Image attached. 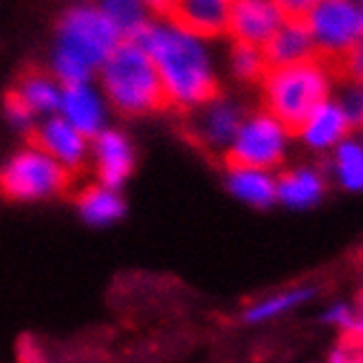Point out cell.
I'll use <instances>...</instances> for the list:
<instances>
[{"label":"cell","instance_id":"ac0fdd59","mask_svg":"<svg viewBox=\"0 0 363 363\" xmlns=\"http://www.w3.org/2000/svg\"><path fill=\"white\" fill-rule=\"evenodd\" d=\"M229 189L242 201L258 207H269L277 199L275 181L258 169H233L229 172Z\"/></svg>","mask_w":363,"mask_h":363},{"label":"cell","instance_id":"ba28073f","mask_svg":"<svg viewBox=\"0 0 363 363\" xmlns=\"http://www.w3.org/2000/svg\"><path fill=\"white\" fill-rule=\"evenodd\" d=\"M27 141L33 150L55 159L75 177L84 172V165H86V139L69 121L53 117L42 125H31L27 130Z\"/></svg>","mask_w":363,"mask_h":363},{"label":"cell","instance_id":"7c38bea8","mask_svg":"<svg viewBox=\"0 0 363 363\" xmlns=\"http://www.w3.org/2000/svg\"><path fill=\"white\" fill-rule=\"evenodd\" d=\"M260 51L264 55L267 67L277 69V67H289V64H297V62L315 60V42L311 33L280 27Z\"/></svg>","mask_w":363,"mask_h":363},{"label":"cell","instance_id":"8992f818","mask_svg":"<svg viewBox=\"0 0 363 363\" xmlns=\"http://www.w3.org/2000/svg\"><path fill=\"white\" fill-rule=\"evenodd\" d=\"M284 159V133L267 113L240 125L233 143L223 152V165L233 169H271Z\"/></svg>","mask_w":363,"mask_h":363},{"label":"cell","instance_id":"d6986e66","mask_svg":"<svg viewBox=\"0 0 363 363\" xmlns=\"http://www.w3.org/2000/svg\"><path fill=\"white\" fill-rule=\"evenodd\" d=\"M101 13L117 27L121 38L147 23L141 0H101Z\"/></svg>","mask_w":363,"mask_h":363},{"label":"cell","instance_id":"277c9868","mask_svg":"<svg viewBox=\"0 0 363 363\" xmlns=\"http://www.w3.org/2000/svg\"><path fill=\"white\" fill-rule=\"evenodd\" d=\"M75 174L38 150H25L0 167V196L7 201H40L69 194Z\"/></svg>","mask_w":363,"mask_h":363},{"label":"cell","instance_id":"7402d4cb","mask_svg":"<svg viewBox=\"0 0 363 363\" xmlns=\"http://www.w3.org/2000/svg\"><path fill=\"white\" fill-rule=\"evenodd\" d=\"M337 169L339 179L344 181L348 189H361L363 183V157H361V145L346 141L339 145L337 150Z\"/></svg>","mask_w":363,"mask_h":363},{"label":"cell","instance_id":"ffe728a7","mask_svg":"<svg viewBox=\"0 0 363 363\" xmlns=\"http://www.w3.org/2000/svg\"><path fill=\"white\" fill-rule=\"evenodd\" d=\"M231 64H233V73H236V77L242 82H249V84H260L269 71L262 51L255 47H249V45H242V42H233Z\"/></svg>","mask_w":363,"mask_h":363},{"label":"cell","instance_id":"8fae6325","mask_svg":"<svg viewBox=\"0 0 363 363\" xmlns=\"http://www.w3.org/2000/svg\"><path fill=\"white\" fill-rule=\"evenodd\" d=\"M133 147L119 133H101L97 137V174L99 185L115 189L133 172Z\"/></svg>","mask_w":363,"mask_h":363},{"label":"cell","instance_id":"2e32d148","mask_svg":"<svg viewBox=\"0 0 363 363\" xmlns=\"http://www.w3.org/2000/svg\"><path fill=\"white\" fill-rule=\"evenodd\" d=\"M75 203L84 218L93 225L113 223L123 213V201L104 185H84L75 194Z\"/></svg>","mask_w":363,"mask_h":363},{"label":"cell","instance_id":"d4e9b609","mask_svg":"<svg viewBox=\"0 0 363 363\" xmlns=\"http://www.w3.org/2000/svg\"><path fill=\"white\" fill-rule=\"evenodd\" d=\"M5 111H7V117L20 125V128H31V121H33V111L29 108V104L23 99V95H20L18 91L9 89L5 93Z\"/></svg>","mask_w":363,"mask_h":363},{"label":"cell","instance_id":"603a6c76","mask_svg":"<svg viewBox=\"0 0 363 363\" xmlns=\"http://www.w3.org/2000/svg\"><path fill=\"white\" fill-rule=\"evenodd\" d=\"M313 295V291H291V293H282V295H275L271 300L253 306L249 313H247V319L249 322H262V319H269V317H275L280 315L289 308H293L295 304H300L304 300Z\"/></svg>","mask_w":363,"mask_h":363},{"label":"cell","instance_id":"9c48e42d","mask_svg":"<svg viewBox=\"0 0 363 363\" xmlns=\"http://www.w3.org/2000/svg\"><path fill=\"white\" fill-rule=\"evenodd\" d=\"M282 27L267 0H227V35L233 42L262 49Z\"/></svg>","mask_w":363,"mask_h":363},{"label":"cell","instance_id":"9a60e30c","mask_svg":"<svg viewBox=\"0 0 363 363\" xmlns=\"http://www.w3.org/2000/svg\"><path fill=\"white\" fill-rule=\"evenodd\" d=\"M352 130L348 117L341 111L337 104H322L308 119L302 137L313 145V147H328L337 141L344 139Z\"/></svg>","mask_w":363,"mask_h":363},{"label":"cell","instance_id":"7a4b0ae2","mask_svg":"<svg viewBox=\"0 0 363 363\" xmlns=\"http://www.w3.org/2000/svg\"><path fill=\"white\" fill-rule=\"evenodd\" d=\"M101 82L111 104L128 117L174 111L165 82L139 47L119 42L101 64Z\"/></svg>","mask_w":363,"mask_h":363},{"label":"cell","instance_id":"484cf974","mask_svg":"<svg viewBox=\"0 0 363 363\" xmlns=\"http://www.w3.org/2000/svg\"><path fill=\"white\" fill-rule=\"evenodd\" d=\"M20 359H23V363H47L35 346H27V344L20 348Z\"/></svg>","mask_w":363,"mask_h":363},{"label":"cell","instance_id":"3957f363","mask_svg":"<svg viewBox=\"0 0 363 363\" xmlns=\"http://www.w3.org/2000/svg\"><path fill=\"white\" fill-rule=\"evenodd\" d=\"M260 86L264 113L291 137H302L313 113L328 99V77L315 60L269 69Z\"/></svg>","mask_w":363,"mask_h":363},{"label":"cell","instance_id":"5bb4252c","mask_svg":"<svg viewBox=\"0 0 363 363\" xmlns=\"http://www.w3.org/2000/svg\"><path fill=\"white\" fill-rule=\"evenodd\" d=\"M60 104L67 113L71 125L84 137H95L101 125V106L97 97L86 86H71L64 89V95L60 97Z\"/></svg>","mask_w":363,"mask_h":363},{"label":"cell","instance_id":"30bf717a","mask_svg":"<svg viewBox=\"0 0 363 363\" xmlns=\"http://www.w3.org/2000/svg\"><path fill=\"white\" fill-rule=\"evenodd\" d=\"M201 108L203 113L194 117V121L185 128V135L194 141L201 150L225 152L233 143V139H236L242 125L238 108L231 104H223L220 99L207 106H201Z\"/></svg>","mask_w":363,"mask_h":363},{"label":"cell","instance_id":"52a82bcc","mask_svg":"<svg viewBox=\"0 0 363 363\" xmlns=\"http://www.w3.org/2000/svg\"><path fill=\"white\" fill-rule=\"evenodd\" d=\"M187 38L227 35V0H141Z\"/></svg>","mask_w":363,"mask_h":363},{"label":"cell","instance_id":"44dd1931","mask_svg":"<svg viewBox=\"0 0 363 363\" xmlns=\"http://www.w3.org/2000/svg\"><path fill=\"white\" fill-rule=\"evenodd\" d=\"M319 3L322 0H273L271 7L286 29L311 33V13Z\"/></svg>","mask_w":363,"mask_h":363},{"label":"cell","instance_id":"cb8c5ba5","mask_svg":"<svg viewBox=\"0 0 363 363\" xmlns=\"http://www.w3.org/2000/svg\"><path fill=\"white\" fill-rule=\"evenodd\" d=\"M55 75L64 84V89L84 86V82L91 77V67L77 60L75 55L60 49L55 55Z\"/></svg>","mask_w":363,"mask_h":363},{"label":"cell","instance_id":"e0dca14e","mask_svg":"<svg viewBox=\"0 0 363 363\" xmlns=\"http://www.w3.org/2000/svg\"><path fill=\"white\" fill-rule=\"evenodd\" d=\"M324 191V183L319 174L311 169H291L280 174L275 183V194L291 207H308L319 201Z\"/></svg>","mask_w":363,"mask_h":363},{"label":"cell","instance_id":"5b68a950","mask_svg":"<svg viewBox=\"0 0 363 363\" xmlns=\"http://www.w3.org/2000/svg\"><path fill=\"white\" fill-rule=\"evenodd\" d=\"M60 49L75 55L89 67L104 64L111 51L121 42L117 27L97 9L77 7L67 11L57 23Z\"/></svg>","mask_w":363,"mask_h":363},{"label":"cell","instance_id":"6da1fadb","mask_svg":"<svg viewBox=\"0 0 363 363\" xmlns=\"http://www.w3.org/2000/svg\"><path fill=\"white\" fill-rule=\"evenodd\" d=\"M121 40L139 47L155 62L172 97L174 111L185 115L223 97V89L209 69L207 55L194 38L143 23Z\"/></svg>","mask_w":363,"mask_h":363},{"label":"cell","instance_id":"4fadbf2b","mask_svg":"<svg viewBox=\"0 0 363 363\" xmlns=\"http://www.w3.org/2000/svg\"><path fill=\"white\" fill-rule=\"evenodd\" d=\"M13 91L23 95V99L29 104L33 113L55 111L60 106V93L53 77L49 75V71L38 67V64H27V67L18 71Z\"/></svg>","mask_w":363,"mask_h":363}]
</instances>
